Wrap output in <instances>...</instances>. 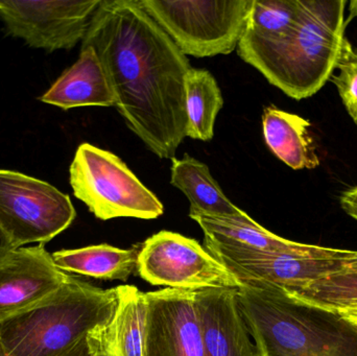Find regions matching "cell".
<instances>
[{"mask_svg":"<svg viewBox=\"0 0 357 356\" xmlns=\"http://www.w3.org/2000/svg\"><path fill=\"white\" fill-rule=\"evenodd\" d=\"M82 46L98 54L129 129L161 159L186 137L190 62L138 0H102Z\"/></svg>","mask_w":357,"mask_h":356,"instance_id":"obj_1","label":"cell"},{"mask_svg":"<svg viewBox=\"0 0 357 356\" xmlns=\"http://www.w3.org/2000/svg\"><path fill=\"white\" fill-rule=\"evenodd\" d=\"M346 6V0H299L297 21L287 36L264 41L245 33L237 54L289 98H310L339 64L347 40Z\"/></svg>","mask_w":357,"mask_h":356,"instance_id":"obj_2","label":"cell"},{"mask_svg":"<svg viewBox=\"0 0 357 356\" xmlns=\"http://www.w3.org/2000/svg\"><path fill=\"white\" fill-rule=\"evenodd\" d=\"M237 307L259 356H357V326L268 286H241Z\"/></svg>","mask_w":357,"mask_h":356,"instance_id":"obj_3","label":"cell"},{"mask_svg":"<svg viewBox=\"0 0 357 356\" xmlns=\"http://www.w3.org/2000/svg\"><path fill=\"white\" fill-rule=\"evenodd\" d=\"M119 302V288L102 290L70 276L47 298L0 320V341L8 356H60L106 325Z\"/></svg>","mask_w":357,"mask_h":356,"instance_id":"obj_4","label":"cell"},{"mask_svg":"<svg viewBox=\"0 0 357 356\" xmlns=\"http://www.w3.org/2000/svg\"><path fill=\"white\" fill-rule=\"evenodd\" d=\"M69 175L75 198L102 221L117 217L155 219L165 213V206L154 192L108 150L81 144Z\"/></svg>","mask_w":357,"mask_h":356,"instance_id":"obj_5","label":"cell"},{"mask_svg":"<svg viewBox=\"0 0 357 356\" xmlns=\"http://www.w3.org/2000/svg\"><path fill=\"white\" fill-rule=\"evenodd\" d=\"M185 56L208 58L237 49L253 0H138Z\"/></svg>","mask_w":357,"mask_h":356,"instance_id":"obj_6","label":"cell"},{"mask_svg":"<svg viewBox=\"0 0 357 356\" xmlns=\"http://www.w3.org/2000/svg\"><path fill=\"white\" fill-rule=\"evenodd\" d=\"M75 215L70 198L47 182L0 169V229L15 249L46 244Z\"/></svg>","mask_w":357,"mask_h":356,"instance_id":"obj_7","label":"cell"},{"mask_svg":"<svg viewBox=\"0 0 357 356\" xmlns=\"http://www.w3.org/2000/svg\"><path fill=\"white\" fill-rule=\"evenodd\" d=\"M138 273L153 286L176 290H238L235 276L197 240L161 231L140 246Z\"/></svg>","mask_w":357,"mask_h":356,"instance_id":"obj_8","label":"cell"},{"mask_svg":"<svg viewBox=\"0 0 357 356\" xmlns=\"http://www.w3.org/2000/svg\"><path fill=\"white\" fill-rule=\"evenodd\" d=\"M241 286H268L295 294L347 267L352 251L320 247L310 253H262L207 248Z\"/></svg>","mask_w":357,"mask_h":356,"instance_id":"obj_9","label":"cell"},{"mask_svg":"<svg viewBox=\"0 0 357 356\" xmlns=\"http://www.w3.org/2000/svg\"><path fill=\"white\" fill-rule=\"evenodd\" d=\"M102 0H0L10 35L46 52L71 49L87 33Z\"/></svg>","mask_w":357,"mask_h":356,"instance_id":"obj_10","label":"cell"},{"mask_svg":"<svg viewBox=\"0 0 357 356\" xmlns=\"http://www.w3.org/2000/svg\"><path fill=\"white\" fill-rule=\"evenodd\" d=\"M146 301L144 356H205L195 291L165 288Z\"/></svg>","mask_w":357,"mask_h":356,"instance_id":"obj_11","label":"cell"},{"mask_svg":"<svg viewBox=\"0 0 357 356\" xmlns=\"http://www.w3.org/2000/svg\"><path fill=\"white\" fill-rule=\"evenodd\" d=\"M69 277L56 267L43 245L10 251L0 261V320L47 298Z\"/></svg>","mask_w":357,"mask_h":356,"instance_id":"obj_12","label":"cell"},{"mask_svg":"<svg viewBox=\"0 0 357 356\" xmlns=\"http://www.w3.org/2000/svg\"><path fill=\"white\" fill-rule=\"evenodd\" d=\"M195 292L205 356H259L239 313L236 290Z\"/></svg>","mask_w":357,"mask_h":356,"instance_id":"obj_13","label":"cell"},{"mask_svg":"<svg viewBox=\"0 0 357 356\" xmlns=\"http://www.w3.org/2000/svg\"><path fill=\"white\" fill-rule=\"evenodd\" d=\"M119 302L112 319L87 334L96 356H144L148 301L134 286H121Z\"/></svg>","mask_w":357,"mask_h":356,"instance_id":"obj_14","label":"cell"},{"mask_svg":"<svg viewBox=\"0 0 357 356\" xmlns=\"http://www.w3.org/2000/svg\"><path fill=\"white\" fill-rule=\"evenodd\" d=\"M189 217L203 230L206 248L262 253H310L319 248L280 238L250 217L232 219L189 213Z\"/></svg>","mask_w":357,"mask_h":356,"instance_id":"obj_15","label":"cell"},{"mask_svg":"<svg viewBox=\"0 0 357 356\" xmlns=\"http://www.w3.org/2000/svg\"><path fill=\"white\" fill-rule=\"evenodd\" d=\"M40 100L63 110L115 107L114 94L93 48L82 46L77 62L52 84Z\"/></svg>","mask_w":357,"mask_h":356,"instance_id":"obj_16","label":"cell"},{"mask_svg":"<svg viewBox=\"0 0 357 356\" xmlns=\"http://www.w3.org/2000/svg\"><path fill=\"white\" fill-rule=\"evenodd\" d=\"M307 119L276 107H268L262 115L264 141L271 152L295 171L314 169L320 165Z\"/></svg>","mask_w":357,"mask_h":356,"instance_id":"obj_17","label":"cell"},{"mask_svg":"<svg viewBox=\"0 0 357 356\" xmlns=\"http://www.w3.org/2000/svg\"><path fill=\"white\" fill-rule=\"evenodd\" d=\"M171 173L172 185L190 202L189 213L232 219L249 217L227 198L205 163L185 154L182 159H172Z\"/></svg>","mask_w":357,"mask_h":356,"instance_id":"obj_18","label":"cell"},{"mask_svg":"<svg viewBox=\"0 0 357 356\" xmlns=\"http://www.w3.org/2000/svg\"><path fill=\"white\" fill-rule=\"evenodd\" d=\"M139 251V246L126 250L102 244L58 251L52 255L56 267L65 273L69 272L108 281H127L138 270Z\"/></svg>","mask_w":357,"mask_h":356,"instance_id":"obj_19","label":"cell"},{"mask_svg":"<svg viewBox=\"0 0 357 356\" xmlns=\"http://www.w3.org/2000/svg\"><path fill=\"white\" fill-rule=\"evenodd\" d=\"M222 106L224 98L213 75L205 69L191 68L185 79L186 137L210 141Z\"/></svg>","mask_w":357,"mask_h":356,"instance_id":"obj_20","label":"cell"},{"mask_svg":"<svg viewBox=\"0 0 357 356\" xmlns=\"http://www.w3.org/2000/svg\"><path fill=\"white\" fill-rule=\"evenodd\" d=\"M291 295L329 311L357 309V270L335 272Z\"/></svg>","mask_w":357,"mask_h":356,"instance_id":"obj_21","label":"cell"},{"mask_svg":"<svg viewBox=\"0 0 357 356\" xmlns=\"http://www.w3.org/2000/svg\"><path fill=\"white\" fill-rule=\"evenodd\" d=\"M299 0H253L245 33L264 41L287 36L295 26Z\"/></svg>","mask_w":357,"mask_h":356,"instance_id":"obj_22","label":"cell"},{"mask_svg":"<svg viewBox=\"0 0 357 356\" xmlns=\"http://www.w3.org/2000/svg\"><path fill=\"white\" fill-rule=\"evenodd\" d=\"M331 81L337 87L348 114L357 125V49L348 40Z\"/></svg>","mask_w":357,"mask_h":356,"instance_id":"obj_23","label":"cell"},{"mask_svg":"<svg viewBox=\"0 0 357 356\" xmlns=\"http://www.w3.org/2000/svg\"><path fill=\"white\" fill-rule=\"evenodd\" d=\"M340 202L343 210L357 221V186L344 192Z\"/></svg>","mask_w":357,"mask_h":356,"instance_id":"obj_24","label":"cell"},{"mask_svg":"<svg viewBox=\"0 0 357 356\" xmlns=\"http://www.w3.org/2000/svg\"><path fill=\"white\" fill-rule=\"evenodd\" d=\"M60 356H96L92 353L90 348L89 343H88L87 336H84L83 339L75 343L70 349L65 351L63 355Z\"/></svg>","mask_w":357,"mask_h":356,"instance_id":"obj_25","label":"cell"},{"mask_svg":"<svg viewBox=\"0 0 357 356\" xmlns=\"http://www.w3.org/2000/svg\"><path fill=\"white\" fill-rule=\"evenodd\" d=\"M14 247L10 245V240L4 235L2 230L0 229V261L8 255L10 251L14 250Z\"/></svg>","mask_w":357,"mask_h":356,"instance_id":"obj_26","label":"cell"},{"mask_svg":"<svg viewBox=\"0 0 357 356\" xmlns=\"http://www.w3.org/2000/svg\"><path fill=\"white\" fill-rule=\"evenodd\" d=\"M339 313L342 314V316L345 317L348 321L357 326V309H345V311H341Z\"/></svg>","mask_w":357,"mask_h":356,"instance_id":"obj_27","label":"cell"},{"mask_svg":"<svg viewBox=\"0 0 357 356\" xmlns=\"http://www.w3.org/2000/svg\"><path fill=\"white\" fill-rule=\"evenodd\" d=\"M345 269L357 270V251H352L351 256L348 259Z\"/></svg>","mask_w":357,"mask_h":356,"instance_id":"obj_28","label":"cell"},{"mask_svg":"<svg viewBox=\"0 0 357 356\" xmlns=\"http://www.w3.org/2000/svg\"><path fill=\"white\" fill-rule=\"evenodd\" d=\"M350 12H351V18L357 17V0L350 2Z\"/></svg>","mask_w":357,"mask_h":356,"instance_id":"obj_29","label":"cell"},{"mask_svg":"<svg viewBox=\"0 0 357 356\" xmlns=\"http://www.w3.org/2000/svg\"><path fill=\"white\" fill-rule=\"evenodd\" d=\"M0 356H8L6 350H4L3 346H2L1 341H0Z\"/></svg>","mask_w":357,"mask_h":356,"instance_id":"obj_30","label":"cell"}]
</instances>
